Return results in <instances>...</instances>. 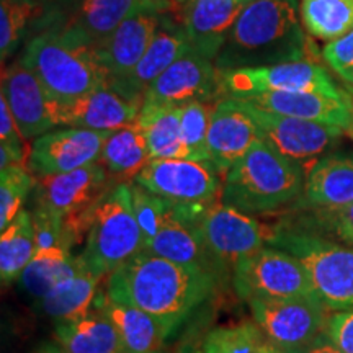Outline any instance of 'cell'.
I'll list each match as a JSON object with an SVG mask.
<instances>
[{
  "mask_svg": "<svg viewBox=\"0 0 353 353\" xmlns=\"http://www.w3.org/2000/svg\"><path fill=\"white\" fill-rule=\"evenodd\" d=\"M270 245L294 255L307 268L317 296L327 311L353 307V247L311 232L278 228Z\"/></svg>",
  "mask_w": 353,
  "mask_h": 353,
  "instance_id": "obj_6",
  "label": "cell"
},
{
  "mask_svg": "<svg viewBox=\"0 0 353 353\" xmlns=\"http://www.w3.org/2000/svg\"><path fill=\"white\" fill-rule=\"evenodd\" d=\"M25 141H34L52 131V99L30 69L15 63L2 72V92Z\"/></svg>",
  "mask_w": 353,
  "mask_h": 353,
  "instance_id": "obj_20",
  "label": "cell"
},
{
  "mask_svg": "<svg viewBox=\"0 0 353 353\" xmlns=\"http://www.w3.org/2000/svg\"><path fill=\"white\" fill-rule=\"evenodd\" d=\"M94 306L100 309L120 335L125 353H152L161 350L170 332L148 312L130 304L117 303L101 291Z\"/></svg>",
  "mask_w": 353,
  "mask_h": 353,
  "instance_id": "obj_25",
  "label": "cell"
},
{
  "mask_svg": "<svg viewBox=\"0 0 353 353\" xmlns=\"http://www.w3.org/2000/svg\"><path fill=\"white\" fill-rule=\"evenodd\" d=\"M322 59L339 77L345 79L353 70V30L325 44L322 50Z\"/></svg>",
  "mask_w": 353,
  "mask_h": 353,
  "instance_id": "obj_40",
  "label": "cell"
},
{
  "mask_svg": "<svg viewBox=\"0 0 353 353\" xmlns=\"http://www.w3.org/2000/svg\"><path fill=\"white\" fill-rule=\"evenodd\" d=\"M319 223L348 247H353V203L341 210H321Z\"/></svg>",
  "mask_w": 353,
  "mask_h": 353,
  "instance_id": "obj_42",
  "label": "cell"
},
{
  "mask_svg": "<svg viewBox=\"0 0 353 353\" xmlns=\"http://www.w3.org/2000/svg\"><path fill=\"white\" fill-rule=\"evenodd\" d=\"M37 254L32 213L21 210L0 234V280L7 286L19 280Z\"/></svg>",
  "mask_w": 353,
  "mask_h": 353,
  "instance_id": "obj_32",
  "label": "cell"
},
{
  "mask_svg": "<svg viewBox=\"0 0 353 353\" xmlns=\"http://www.w3.org/2000/svg\"><path fill=\"white\" fill-rule=\"evenodd\" d=\"M299 15L306 33L330 43L353 30V0H301Z\"/></svg>",
  "mask_w": 353,
  "mask_h": 353,
  "instance_id": "obj_33",
  "label": "cell"
},
{
  "mask_svg": "<svg viewBox=\"0 0 353 353\" xmlns=\"http://www.w3.org/2000/svg\"><path fill=\"white\" fill-rule=\"evenodd\" d=\"M180 2H182V26L187 33L190 48L214 63L247 2L244 0H180Z\"/></svg>",
  "mask_w": 353,
  "mask_h": 353,
  "instance_id": "obj_21",
  "label": "cell"
},
{
  "mask_svg": "<svg viewBox=\"0 0 353 353\" xmlns=\"http://www.w3.org/2000/svg\"><path fill=\"white\" fill-rule=\"evenodd\" d=\"M152 353H165V352H162V350H156V352H152Z\"/></svg>",
  "mask_w": 353,
  "mask_h": 353,
  "instance_id": "obj_48",
  "label": "cell"
},
{
  "mask_svg": "<svg viewBox=\"0 0 353 353\" xmlns=\"http://www.w3.org/2000/svg\"><path fill=\"white\" fill-rule=\"evenodd\" d=\"M20 63L32 70L56 101L74 100L108 85L99 51L57 30H44L30 39Z\"/></svg>",
  "mask_w": 353,
  "mask_h": 353,
  "instance_id": "obj_4",
  "label": "cell"
},
{
  "mask_svg": "<svg viewBox=\"0 0 353 353\" xmlns=\"http://www.w3.org/2000/svg\"><path fill=\"white\" fill-rule=\"evenodd\" d=\"M112 131H92L82 128L52 130L33 141L30 148L28 170L33 176H50L82 169L99 162L105 141Z\"/></svg>",
  "mask_w": 353,
  "mask_h": 353,
  "instance_id": "obj_15",
  "label": "cell"
},
{
  "mask_svg": "<svg viewBox=\"0 0 353 353\" xmlns=\"http://www.w3.org/2000/svg\"><path fill=\"white\" fill-rule=\"evenodd\" d=\"M30 353H70L65 350L63 345H59L56 341H44L38 343L37 347H33V350Z\"/></svg>",
  "mask_w": 353,
  "mask_h": 353,
  "instance_id": "obj_45",
  "label": "cell"
},
{
  "mask_svg": "<svg viewBox=\"0 0 353 353\" xmlns=\"http://www.w3.org/2000/svg\"><path fill=\"white\" fill-rule=\"evenodd\" d=\"M254 321L285 353L301 348L324 334L327 307L321 299H267L247 301Z\"/></svg>",
  "mask_w": 353,
  "mask_h": 353,
  "instance_id": "obj_12",
  "label": "cell"
},
{
  "mask_svg": "<svg viewBox=\"0 0 353 353\" xmlns=\"http://www.w3.org/2000/svg\"><path fill=\"white\" fill-rule=\"evenodd\" d=\"M303 203L317 210H341L353 203V156L322 157L311 167Z\"/></svg>",
  "mask_w": 353,
  "mask_h": 353,
  "instance_id": "obj_24",
  "label": "cell"
},
{
  "mask_svg": "<svg viewBox=\"0 0 353 353\" xmlns=\"http://www.w3.org/2000/svg\"><path fill=\"white\" fill-rule=\"evenodd\" d=\"M152 7L169 10L170 0H57L46 23L48 30L99 51L130 17Z\"/></svg>",
  "mask_w": 353,
  "mask_h": 353,
  "instance_id": "obj_10",
  "label": "cell"
},
{
  "mask_svg": "<svg viewBox=\"0 0 353 353\" xmlns=\"http://www.w3.org/2000/svg\"><path fill=\"white\" fill-rule=\"evenodd\" d=\"M180 110L141 107L138 123L143 128L149 156L152 159H190L180 128Z\"/></svg>",
  "mask_w": 353,
  "mask_h": 353,
  "instance_id": "obj_30",
  "label": "cell"
},
{
  "mask_svg": "<svg viewBox=\"0 0 353 353\" xmlns=\"http://www.w3.org/2000/svg\"><path fill=\"white\" fill-rule=\"evenodd\" d=\"M221 92L219 69L192 48L149 85L141 107L182 108L193 101H210Z\"/></svg>",
  "mask_w": 353,
  "mask_h": 353,
  "instance_id": "obj_14",
  "label": "cell"
},
{
  "mask_svg": "<svg viewBox=\"0 0 353 353\" xmlns=\"http://www.w3.org/2000/svg\"><path fill=\"white\" fill-rule=\"evenodd\" d=\"M232 286L242 301L319 299L307 268L294 255L273 245L242 259L232 270Z\"/></svg>",
  "mask_w": 353,
  "mask_h": 353,
  "instance_id": "obj_7",
  "label": "cell"
},
{
  "mask_svg": "<svg viewBox=\"0 0 353 353\" xmlns=\"http://www.w3.org/2000/svg\"><path fill=\"white\" fill-rule=\"evenodd\" d=\"M214 288V273L143 250L110 273L103 293L113 301L148 312L174 334Z\"/></svg>",
  "mask_w": 353,
  "mask_h": 353,
  "instance_id": "obj_1",
  "label": "cell"
},
{
  "mask_svg": "<svg viewBox=\"0 0 353 353\" xmlns=\"http://www.w3.org/2000/svg\"><path fill=\"white\" fill-rule=\"evenodd\" d=\"M141 107L103 85L69 101L52 100L56 126L92 131H117L138 121Z\"/></svg>",
  "mask_w": 353,
  "mask_h": 353,
  "instance_id": "obj_18",
  "label": "cell"
},
{
  "mask_svg": "<svg viewBox=\"0 0 353 353\" xmlns=\"http://www.w3.org/2000/svg\"><path fill=\"white\" fill-rule=\"evenodd\" d=\"M151 161L143 128L138 121L110 132L99 162L113 179L134 180L143 167Z\"/></svg>",
  "mask_w": 353,
  "mask_h": 353,
  "instance_id": "obj_29",
  "label": "cell"
},
{
  "mask_svg": "<svg viewBox=\"0 0 353 353\" xmlns=\"http://www.w3.org/2000/svg\"><path fill=\"white\" fill-rule=\"evenodd\" d=\"M108 176L100 162L68 174L41 176L37 180V205L63 218L83 214L112 188Z\"/></svg>",
  "mask_w": 353,
  "mask_h": 353,
  "instance_id": "obj_17",
  "label": "cell"
},
{
  "mask_svg": "<svg viewBox=\"0 0 353 353\" xmlns=\"http://www.w3.org/2000/svg\"><path fill=\"white\" fill-rule=\"evenodd\" d=\"M259 141H262V134L244 100L224 97L216 101L210 123L208 152L210 162L221 176Z\"/></svg>",
  "mask_w": 353,
  "mask_h": 353,
  "instance_id": "obj_16",
  "label": "cell"
},
{
  "mask_svg": "<svg viewBox=\"0 0 353 353\" xmlns=\"http://www.w3.org/2000/svg\"><path fill=\"white\" fill-rule=\"evenodd\" d=\"M203 353H285L255 321L216 327L206 335Z\"/></svg>",
  "mask_w": 353,
  "mask_h": 353,
  "instance_id": "obj_34",
  "label": "cell"
},
{
  "mask_svg": "<svg viewBox=\"0 0 353 353\" xmlns=\"http://www.w3.org/2000/svg\"><path fill=\"white\" fill-rule=\"evenodd\" d=\"M52 339L70 353H125L112 321L95 306L82 316L54 321Z\"/></svg>",
  "mask_w": 353,
  "mask_h": 353,
  "instance_id": "obj_26",
  "label": "cell"
},
{
  "mask_svg": "<svg viewBox=\"0 0 353 353\" xmlns=\"http://www.w3.org/2000/svg\"><path fill=\"white\" fill-rule=\"evenodd\" d=\"M304 32L298 0H252L242 8L214 64L236 70L307 59L311 44Z\"/></svg>",
  "mask_w": 353,
  "mask_h": 353,
  "instance_id": "obj_2",
  "label": "cell"
},
{
  "mask_svg": "<svg viewBox=\"0 0 353 353\" xmlns=\"http://www.w3.org/2000/svg\"><path fill=\"white\" fill-rule=\"evenodd\" d=\"M288 353H345V352H342L337 345H334V343L330 342L324 334H322L321 337H317L316 341L307 343V345L296 348V350H291Z\"/></svg>",
  "mask_w": 353,
  "mask_h": 353,
  "instance_id": "obj_44",
  "label": "cell"
},
{
  "mask_svg": "<svg viewBox=\"0 0 353 353\" xmlns=\"http://www.w3.org/2000/svg\"><path fill=\"white\" fill-rule=\"evenodd\" d=\"M39 2H46V0H39Z\"/></svg>",
  "mask_w": 353,
  "mask_h": 353,
  "instance_id": "obj_50",
  "label": "cell"
},
{
  "mask_svg": "<svg viewBox=\"0 0 353 353\" xmlns=\"http://www.w3.org/2000/svg\"><path fill=\"white\" fill-rule=\"evenodd\" d=\"M244 2H247V3H249V2H252V0H244Z\"/></svg>",
  "mask_w": 353,
  "mask_h": 353,
  "instance_id": "obj_49",
  "label": "cell"
},
{
  "mask_svg": "<svg viewBox=\"0 0 353 353\" xmlns=\"http://www.w3.org/2000/svg\"><path fill=\"white\" fill-rule=\"evenodd\" d=\"M37 180L26 167L12 165L0 169V229L12 223L28 198Z\"/></svg>",
  "mask_w": 353,
  "mask_h": 353,
  "instance_id": "obj_36",
  "label": "cell"
},
{
  "mask_svg": "<svg viewBox=\"0 0 353 353\" xmlns=\"http://www.w3.org/2000/svg\"><path fill=\"white\" fill-rule=\"evenodd\" d=\"M343 81H345V82H348V83H350V85H352V88H353V70H352V72H350V74H348V76H347L345 79H343Z\"/></svg>",
  "mask_w": 353,
  "mask_h": 353,
  "instance_id": "obj_46",
  "label": "cell"
},
{
  "mask_svg": "<svg viewBox=\"0 0 353 353\" xmlns=\"http://www.w3.org/2000/svg\"><path fill=\"white\" fill-rule=\"evenodd\" d=\"M32 221L34 229V239H37V252L52 247L70 250L68 231L63 216L52 213L51 210L44 208L41 205L34 206L32 211Z\"/></svg>",
  "mask_w": 353,
  "mask_h": 353,
  "instance_id": "obj_39",
  "label": "cell"
},
{
  "mask_svg": "<svg viewBox=\"0 0 353 353\" xmlns=\"http://www.w3.org/2000/svg\"><path fill=\"white\" fill-rule=\"evenodd\" d=\"M304 182L301 165L259 141L223 176L221 201L247 214H268L301 196Z\"/></svg>",
  "mask_w": 353,
  "mask_h": 353,
  "instance_id": "obj_3",
  "label": "cell"
},
{
  "mask_svg": "<svg viewBox=\"0 0 353 353\" xmlns=\"http://www.w3.org/2000/svg\"><path fill=\"white\" fill-rule=\"evenodd\" d=\"M131 200L136 219L144 237V249L154 241L170 214V201L149 192L136 182L131 183Z\"/></svg>",
  "mask_w": 353,
  "mask_h": 353,
  "instance_id": "obj_38",
  "label": "cell"
},
{
  "mask_svg": "<svg viewBox=\"0 0 353 353\" xmlns=\"http://www.w3.org/2000/svg\"><path fill=\"white\" fill-rule=\"evenodd\" d=\"M25 143L23 136L17 125L7 100L0 95V144L21 145Z\"/></svg>",
  "mask_w": 353,
  "mask_h": 353,
  "instance_id": "obj_43",
  "label": "cell"
},
{
  "mask_svg": "<svg viewBox=\"0 0 353 353\" xmlns=\"http://www.w3.org/2000/svg\"><path fill=\"white\" fill-rule=\"evenodd\" d=\"M144 250V237L131 200V183L114 185L92 208L85 247L79 257L101 276Z\"/></svg>",
  "mask_w": 353,
  "mask_h": 353,
  "instance_id": "obj_5",
  "label": "cell"
},
{
  "mask_svg": "<svg viewBox=\"0 0 353 353\" xmlns=\"http://www.w3.org/2000/svg\"><path fill=\"white\" fill-rule=\"evenodd\" d=\"M44 2L39 0H0V57H7L19 50L28 33L34 17L41 15Z\"/></svg>",
  "mask_w": 353,
  "mask_h": 353,
  "instance_id": "obj_35",
  "label": "cell"
},
{
  "mask_svg": "<svg viewBox=\"0 0 353 353\" xmlns=\"http://www.w3.org/2000/svg\"><path fill=\"white\" fill-rule=\"evenodd\" d=\"M132 182L180 206H210L223 192L214 165L192 159H152Z\"/></svg>",
  "mask_w": 353,
  "mask_h": 353,
  "instance_id": "obj_11",
  "label": "cell"
},
{
  "mask_svg": "<svg viewBox=\"0 0 353 353\" xmlns=\"http://www.w3.org/2000/svg\"><path fill=\"white\" fill-rule=\"evenodd\" d=\"M190 50V43L182 25H176L167 13L162 17L156 34H154L148 51L132 70L131 76L114 88L118 94L132 103H143V97L149 85L157 81L179 57Z\"/></svg>",
  "mask_w": 353,
  "mask_h": 353,
  "instance_id": "obj_22",
  "label": "cell"
},
{
  "mask_svg": "<svg viewBox=\"0 0 353 353\" xmlns=\"http://www.w3.org/2000/svg\"><path fill=\"white\" fill-rule=\"evenodd\" d=\"M244 101L259 125L262 141L301 167L306 164L314 165L319 161V156L327 151L345 131L339 126L265 112L254 107L250 101Z\"/></svg>",
  "mask_w": 353,
  "mask_h": 353,
  "instance_id": "obj_13",
  "label": "cell"
},
{
  "mask_svg": "<svg viewBox=\"0 0 353 353\" xmlns=\"http://www.w3.org/2000/svg\"><path fill=\"white\" fill-rule=\"evenodd\" d=\"M101 275L87 267V263L77 255V267L65 280L43 298L39 307L51 319H70L85 314L94 307L100 293Z\"/></svg>",
  "mask_w": 353,
  "mask_h": 353,
  "instance_id": "obj_28",
  "label": "cell"
},
{
  "mask_svg": "<svg viewBox=\"0 0 353 353\" xmlns=\"http://www.w3.org/2000/svg\"><path fill=\"white\" fill-rule=\"evenodd\" d=\"M347 134H348V136H350V138L353 139V121H352V126H350V128H348V130H347Z\"/></svg>",
  "mask_w": 353,
  "mask_h": 353,
  "instance_id": "obj_47",
  "label": "cell"
},
{
  "mask_svg": "<svg viewBox=\"0 0 353 353\" xmlns=\"http://www.w3.org/2000/svg\"><path fill=\"white\" fill-rule=\"evenodd\" d=\"M76 267L77 255H72V250L61 247L38 250L20 275V286L26 294L41 301L76 270Z\"/></svg>",
  "mask_w": 353,
  "mask_h": 353,
  "instance_id": "obj_31",
  "label": "cell"
},
{
  "mask_svg": "<svg viewBox=\"0 0 353 353\" xmlns=\"http://www.w3.org/2000/svg\"><path fill=\"white\" fill-rule=\"evenodd\" d=\"M324 335L342 352L353 353V307L332 312L327 317Z\"/></svg>",
  "mask_w": 353,
  "mask_h": 353,
  "instance_id": "obj_41",
  "label": "cell"
},
{
  "mask_svg": "<svg viewBox=\"0 0 353 353\" xmlns=\"http://www.w3.org/2000/svg\"><path fill=\"white\" fill-rule=\"evenodd\" d=\"M164 13L167 10L157 7L134 13L118 26L117 32L99 50L101 64L108 74V87L113 90L131 76L143 59Z\"/></svg>",
  "mask_w": 353,
  "mask_h": 353,
  "instance_id": "obj_19",
  "label": "cell"
},
{
  "mask_svg": "<svg viewBox=\"0 0 353 353\" xmlns=\"http://www.w3.org/2000/svg\"><path fill=\"white\" fill-rule=\"evenodd\" d=\"M221 92L234 99H249L263 92H314L339 100H350L321 64L311 59L257 69L219 70Z\"/></svg>",
  "mask_w": 353,
  "mask_h": 353,
  "instance_id": "obj_8",
  "label": "cell"
},
{
  "mask_svg": "<svg viewBox=\"0 0 353 353\" xmlns=\"http://www.w3.org/2000/svg\"><path fill=\"white\" fill-rule=\"evenodd\" d=\"M214 105L208 101H193L180 110V128L192 161L210 162L208 132Z\"/></svg>",
  "mask_w": 353,
  "mask_h": 353,
  "instance_id": "obj_37",
  "label": "cell"
},
{
  "mask_svg": "<svg viewBox=\"0 0 353 353\" xmlns=\"http://www.w3.org/2000/svg\"><path fill=\"white\" fill-rule=\"evenodd\" d=\"M144 250L159 255V257L172 260L175 263L203 268V270H208L214 275L218 272V267H216L210 252L203 244L196 228L180 219L172 211V203L170 214L165 224Z\"/></svg>",
  "mask_w": 353,
  "mask_h": 353,
  "instance_id": "obj_27",
  "label": "cell"
},
{
  "mask_svg": "<svg viewBox=\"0 0 353 353\" xmlns=\"http://www.w3.org/2000/svg\"><path fill=\"white\" fill-rule=\"evenodd\" d=\"M195 228L218 270H234L247 255L270 245L275 234V228L221 200L205 210Z\"/></svg>",
  "mask_w": 353,
  "mask_h": 353,
  "instance_id": "obj_9",
  "label": "cell"
},
{
  "mask_svg": "<svg viewBox=\"0 0 353 353\" xmlns=\"http://www.w3.org/2000/svg\"><path fill=\"white\" fill-rule=\"evenodd\" d=\"M242 100L265 112L339 126L345 131L353 121L352 100H339L314 92H263Z\"/></svg>",
  "mask_w": 353,
  "mask_h": 353,
  "instance_id": "obj_23",
  "label": "cell"
}]
</instances>
